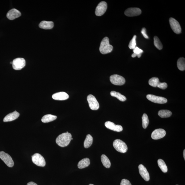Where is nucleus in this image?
<instances>
[{
    "instance_id": "obj_1",
    "label": "nucleus",
    "mask_w": 185,
    "mask_h": 185,
    "mask_svg": "<svg viewBox=\"0 0 185 185\" xmlns=\"http://www.w3.org/2000/svg\"><path fill=\"white\" fill-rule=\"evenodd\" d=\"M72 138L71 133L67 132L60 134L57 137L56 143L60 147H66L70 143Z\"/></svg>"
},
{
    "instance_id": "obj_2",
    "label": "nucleus",
    "mask_w": 185,
    "mask_h": 185,
    "mask_svg": "<svg viewBox=\"0 0 185 185\" xmlns=\"http://www.w3.org/2000/svg\"><path fill=\"white\" fill-rule=\"evenodd\" d=\"M113 49V46L109 44V39L107 37H104L101 42L99 51L103 54L111 53Z\"/></svg>"
},
{
    "instance_id": "obj_3",
    "label": "nucleus",
    "mask_w": 185,
    "mask_h": 185,
    "mask_svg": "<svg viewBox=\"0 0 185 185\" xmlns=\"http://www.w3.org/2000/svg\"><path fill=\"white\" fill-rule=\"evenodd\" d=\"M113 147L115 150L119 152L125 153L128 150V147L126 144L122 140L116 139L113 143Z\"/></svg>"
},
{
    "instance_id": "obj_4",
    "label": "nucleus",
    "mask_w": 185,
    "mask_h": 185,
    "mask_svg": "<svg viewBox=\"0 0 185 185\" xmlns=\"http://www.w3.org/2000/svg\"><path fill=\"white\" fill-rule=\"evenodd\" d=\"M32 159L33 163L37 166L44 167L46 165V162L44 158L38 153L34 154L32 156Z\"/></svg>"
},
{
    "instance_id": "obj_5",
    "label": "nucleus",
    "mask_w": 185,
    "mask_h": 185,
    "mask_svg": "<svg viewBox=\"0 0 185 185\" xmlns=\"http://www.w3.org/2000/svg\"><path fill=\"white\" fill-rule=\"evenodd\" d=\"M0 158L7 166L9 167H13L14 163L11 157L3 151L0 152Z\"/></svg>"
},
{
    "instance_id": "obj_6",
    "label": "nucleus",
    "mask_w": 185,
    "mask_h": 185,
    "mask_svg": "<svg viewBox=\"0 0 185 185\" xmlns=\"http://www.w3.org/2000/svg\"><path fill=\"white\" fill-rule=\"evenodd\" d=\"M26 60L23 58L15 59L12 61V67L15 70H20L26 65Z\"/></svg>"
},
{
    "instance_id": "obj_7",
    "label": "nucleus",
    "mask_w": 185,
    "mask_h": 185,
    "mask_svg": "<svg viewBox=\"0 0 185 185\" xmlns=\"http://www.w3.org/2000/svg\"><path fill=\"white\" fill-rule=\"evenodd\" d=\"M87 101L90 109L92 110H97L99 109V103L94 96L90 94L87 97Z\"/></svg>"
},
{
    "instance_id": "obj_8",
    "label": "nucleus",
    "mask_w": 185,
    "mask_h": 185,
    "mask_svg": "<svg viewBox=\"0 0 185 185\" xmlns=\"http://www.w3.org/2000/svg\"><path fill=\"white\" fill-rule=\"evenodd\" d=\"M110 80L113 84L116 85H122L126 82V80L123 76L117 74L111 76Z\"/></svg>"
},
{
    "instance_id": "obj_9",
    "label": "nucleus",
    "mask_w": 185,
    "mask_h": 185,
    "mask_svg": "<svg viewBox=\"0 0 185 185\" xmlns=\"http://www.w3.org/2000/svg\"><path fill=\"white\" fill-rule=\"evenodd\" d=\"M107 8V4L105 1H102L99 3L96 8L95 14L98 16L104 15Z\"/></svg>"
},
{
    "instance_id": "obj_10",
    "label": "nucleus",
    "mask_w": 185,
    "mask_h": 185,
    "mask_svg": "<svg viewBox=\"0 0 185 185\" xmlns=\"http://www.w3.org/2000/svg\"><path fill=\"white\" fill-rule=\"evenodd\" d=\"M170 27L173 31L177 34L181 33V28L179 23L177 20L172 18H170L169 20Z\"/></svg>"
},
{
    "instance_id": "obj_11",
    "label": "nucleus",
    "mask_w": 185,
    "mask_h": 185,
    "mask_svg": "<svg viewBox=\"0 0 185 185\" xmlns=\"http://www.w3.org/2000/svg\"><path fill=\"white\" fill-rule=\"evenodd\" d=\"M147 97L151 102L157 104H165L167 102V99L165 98L158 97L152 94H148L147 96Z\"/></svg>"
},
{
    "instance_id": "obj_12",
    "label": "nucleus",
    "mask_w": 185,
    "mask_h": 185,
    "mask_svg": "<svg viewBox=\"0 0 185 185\" xmlns=\"http://www.w3.org/2000/svg\"><path fill=\"white\" fill-rule=\"evenodd\" d=\"M142 13L141 10L138 8H130L124 12V14L128 17H132L140 15Z\"/></svg>"
},
{
    "instance_id": "obj_13",
    "label": "nucleus",
    "mask_w": 185,
    "mask_h": 185,
    "mask_svg": "<svg viewBox=\"0 0 185 185\" xmlns=\"http://www.w3.org/2000/svg\"><path fill=\"white\" fill-rule=\"evenodd\" d=\"M166 134V132L164 130L158 129L153 132L151 137L153 139L158 140L164 137Z\"/></svg>"
},
{
    "instance_id": "obj_14",
    "label": "nucleus",
    "mask_w": 185,
    "mask_h": 185,
    "mask_svg": "<svg viewBox=\"0 0 185 185\" xmlns=\"http://www.w3.org/2000/svg\"><path fill=\"white\" fill-rule=\"evenodd\" d=\"M140 176L146 181H149L150 179V177L148 171L145 167L143 165L140 164L138 166Z\"/></svg>"
},
{
    "instance_id": "obj_15",
    "label": "nucleus",
    "mask_w": 185,
    "mask_h": 185,
    "mask_svg": "<svg viewBox=\"0 0 185 185\" xmlns=\"http://www.w3.org/2000/svg\"><path fill=\"white\" fill-rule=\"evenodd\" d=\"M105 126L107 128L112 130L120 132L123 130V128L120 125H116L113 122L108 121L105 123Z\"/></svg>"
},
{
    "instance_id": "obj_16",
    "label": "nucleus",
    "mask_w": 185,
    "mask_h": 185,
    "mask_svg": "<svg viewBox=\"0 0 185 185\" xmlns=\"http://www.w3.org/2000/svg\"><path fill=\"white\" fill-rule=\"evenodd\" d=\"M21 16V12L15 9L10 10L7 14V17L10 20H13L20 17Z\"/></svg>"
},
{
    "instance_id": "obj_17",
    "label": "nucleus",
    "mask_w": 185,
    "mask_h": 185,
    "mask_svg": "<svg viewBox=\"0 0 185 185\" xmlns=\"http://www.w3.org/2000/svg\"><path fill=\"white\" fill-rule=\"evenodd\" d=\"M69 96L65 92H59L53 94L52 98L55 100L63 101L68 99Z\"/></svg>"
},
{
    "instance_id": "obj_18",
    "label": "nucleus",
    "mask_w": 185,
    "mask_h": 185,
    "mask_svg": "<svg viewBox=\"0 0 185 185\" xmlns=\"http://www.w3.org/2000/svg\"><path fill=\"white\" fill-rule=\"evenodd\" d=\"M20 115V114L17 111H15L13 113L8 114L3 119V122H11L18 118Z\"/></svg>"
},
{
    "instance_id": "obj_19",
    "label": "nucleus",
    "mask_w": 185,
    "mask_h": 185,
    "mask_svg": "<svg viewBox=\"0 0 185 185\" xmlns=\"http://www.w3.org/2000/svg\"><path fill=\"white\" fill-rule=\"evenodd\" d=\"M54 26V22L52 21H43L41 22L39 24V27L45 30L52 29Z\"/></svg>"
},
{
    "instance_id": "obj_20",
    "label": "nucleus",
    "mask_w": 185,
    "mask_h": 185,
    "mask_svg": "<svg viewBox=\"0 0 185 185\" xmlns=\"http://www.w3.org/2000/svg\"><path fill=\"white\" fill-rule=\"evenodd\" d=\"M90 164V160L88 158H84L78 163V166L79 169H83L88 167Z\"/></svg>"
},
{
    "instance_id": "obj_21",
    "label": "nucleus",
    "mask_w": 185,
    "mask_h": 185,
    "mask_svg": "<svg viewBox=\"0 0 185 185\" xmlns=\"http://www.w3.org/2000/svg\"><path fill=\"white\" fill-rule=\"evenodd\" d=\"M57 118V117L56 115L47 114L42 117L41 121L43 123H48L56 120Z\"/></svg>"
},
{
    "instance_id": "obj_22",
    "label": "nucleus",
    "mask_w": 185,
    "mask_h": 185,
    "mask_svg": "<svg viewBox=\"0 0 185 185\" xmlns=\"http://www.w3.org/2000/svg\"><path fill=\"white\" fill-rule=\"evenodd\" d=\"M92 142H93V138L91 135H87L84 140V146L85 148H88L91 146Z\"/></svg>"
},
{
    "instance_id": "obj_23",
    "label": "nucleus",
    "mask_w": 185,
    "mask_h": 185,
    "mask_svg": "<svg viewBox=\"0 0 185 185\" xmlns=\"http://www.w3.org/2000/svg\"><path fill=\"white\" fill-rule=\"evenodd\" d=\"M101 159L103 166L106 168H110L111 166V163L107 156L103 154L101 156Z\"/></svg>"
},
{
    "instance_id": "obj_24",
    "label": "nucleus",
    "mask_w": 185,
    "mask_h": 185,
    "mask_svg": "<svg viewBox=\"0 0 185 185\" xmlns=\"http://www.w3.org/2000/svg\"><path fill=\"white\" fill-rule=\"evenodd\" d=\"M111 95L112 97H116L119 100L124 102L127 100V98L124 95H122L120 92L115 91H112L111 92Z\"/></svg>"
},
{
    "instance_id": "obj_25",
    "label": "nucleus",
    "mask_w": 185,
    "mask_h": 185,
    "mask_svg": "<svg viewBox=\"0 0 185 185\" xmlns=\"http://www.w3.org/2000/svg\"><path fill=\"white\" fill-rule=\"evenodd\" d=\"M171 112L167 110H161L158 112V115L162 118H168L171 116Z\"/></svg>"
},
{
    "instance_id": "obj_26",
    "label": "nucleus",
    "mask_w": 185,
    "mask_h": 185,
    "mask_svg": "<svg viewBox=\"0 0 185 185\" xmlns=\"http://www.w3.org/2000/svg\"><path fill=\"white\" fill-rule=\"evenodd\" d=\"M158 164L161 169L164 173L168 171V168L165 161L162 159H159L158 161Z\"/></svg>"
},
{
    "instance_id": "obj_27",
    "label": "nucleus",
    "mask_w": 185,
    "mask_h": 185,
    "mask_svg": "<svg viewBox=\"0 0 185 185\" xmlns=\"http://www.w3.org/2000/svg\"><path fill=\"white\" fill-rule=\"evenodd\" d=\"M177 67L179 70L184 71L185 69V59L183 57L180 58L177 61Z\"/></svg>"
},
{
    "instance_id": "obj_28",
    "label": "nucleus",
    "mask_w": 185,
    "mask_h": 185,
    "mask_svg": "<svg viewBox=\"0 0 185 185\" xmlns=\"http://www.w3.org/2000/svg\"><path fill=\"white\" fill-rule=\"evenodd\" d=\"M160 83L159 79L157 77H153L149 80V85L154 87H157Z\"/></svg>"
},
{
    "instance_id": "obj_29",
    "label": "nucleus",
    "mask_w": 185,
    "mask_h": 185,
    "mask_svg": "<svg viewBox=\"0 0 185 185\" xmlns=\"http://www.w3.org/2000/svg\"><path fill=\"white\" fill-rule=\"evenodd\" d=\"M142 126L144 129H146L149 122L148 117L147 114L144 113L142 117Z\"/></svg>"
},
{
    "instance_id": "obj_30",
    "label": "nucleus",
    "mask_w": 185,
    "mask_h": 185,
    "mask_svg": "<svg viewBox=\"0 0 185 185\" xmlns=\"http://www.w3.org/2000/svg\"><path fill=\"white\" fill-rule=\"evenodd\" d=\"M154 44L155 47L159 50L162 49L163 46L161 41L157 36H155L154 38Z\"/></svg>"
},
{
    "instance_id": "obj_31",
    "label": "nucleus",
    "mask_w": 185,
    "mask_h": 185,
    "mask_svg": "<svg viewBox=\"0 0 185 185\" xmlns=\"http://www.w3.org/2000/svg\"><path fill=\"white\" fill-rule=\"evenodd\" d=\"M136 35H134L133 38L132 39L129 45V47L130 49H134L136 47Z\"/></svg>"
},
{
    "instance_id": "obj_32",
    "label": "nucleus",
    "mask_w": 185,
    "mask_h": 185,
    "mask_svg": "<svg viewBox=\"0 0 185 185\" xmlns=\"http://www.w3.org/2000/svg\"><path fill=\"white\" fill-rule=\"evenodd\" d=\"M133 53L136 54L138 58L140 57L141 56L142 53L143 52V50L140 49L138 47H136L134 49H133Z\"/></svg>"
},
{
    "instance_id": "obj_33",
    "label": "nucleus",
    "mask_w": 185,
    "mask_h": 185,
    "mask_svg": "<svg viewBox=\"0 0 185 185\" xmlns=\"http://www.w3.org/2000/svg\"><path fill=\"white\" fill-rule=\"evenodd\" d=\"M167 86H168V85L166 83L160 82L157 87L160 88L162 89L165 90L167 88Z\"/></svg>"
},
{
    "instance_id": "obj_34",
    "label": "nucleus",
    "mask_w": 185,
    "mask_h": 185,
    "mask_svg": "<svg viewBox=\"0 0 185 185\" xmlns=\"http://www.w3.org/2000/svg\"><path fill=\"white\" fill-rule=\"evenodd\" d=\"M120 185H132L131 183L127 179H122L121 181Z\"/></svg>"
},
{
    "instance_id": "obj_35",
    "label": "nucleus",
    "mask_w": 185,
    "mask_h": 185,
    "mask_svg": "<svg viewBox=\"0 0 185 185\" xmlns=\"http://www.w3.org/2000/svg\"><path fill=\"white\" fill-rule=\"evenodd\" d=\"M141 33L144 37V38L146 39L149 38V37L147 34L146 29L145 28H142Z\"/></svg>"
},
{
    "instance_id": "obj_36",
    "label": "nucleus",
    "mask_w": 185,
    "mask_h": 185,
    "mask_svg": "<svg viewBox=\"0 0 185 185\" xmlns=\"http://www.w3.org/2000/svg\"><path fill=\"white\" fill-rule=\"evenodd\" d=\"M27 185H37L36 183L34 182H28L27 184Z\"/></svg>"
},
{
    "instance_id": "obj_37",
    "label": "nucleus",
    "mask_w": 185,
    "mask_h": 185,
    "mask_svg": "<svg viewBox=\"0 0 185 185\" xmlns=\"http://www.w3.org/2000/svg\"><path fill=\"white\" fill-rule=\"evenodd\" d=\"M131 56H132V57L134 58V57H136L137 56V55L136 54H134V53H133V54Z\"/></svg>"
},
{
    "instance_id": "obj_38",
    "label": "nucleus",
    "mask_w": 185,
    "mask_h": 185,
    "mask_svg": "<svg viewBox=\"0 0 185 185\" xmlns=\"http://www.w3.org/2000/svg\"><path fill=\"white\" fill-rule=\"evenodd\" d=\"M183 155H184V160H185V150L184 149V152H183Z\"/></svg>"
},
{
    "instance_id": "obj_39",
    "label": "nucleus",
    "mask_w": 185,
    "mask_h": 185,
    "mask_svg": "<svg viewBox=\"0 0 185 185\" xmlns=\"http://www.w3.org/2000/svg\"><path fill=\"white\" fill-rule=\"evenodd\" d=\"M89 185H94L90 184H89Z\"/></svg>"
},
{
    "instance_id": "obj_40",
    "label": "nucleus",
    "mask_w": 185,
    "mask_h": 185,
    "mask_svg": "<svg viewBox=\"0 0 185 185\" xmlns=\"http://www.w3.org/2000/svg\"><path fill=\"white\" fill-rule=\"evenodd\" d=\"M10 63L12 64V62H11Z\"/></svg>"
},
{
    "instance_id": "obj_41",
    "label": "nucleus",
    "mask_w": 185,
    "mask_h": 185,
    "mask_svg": "<svg viewBox=\"0 0 185 185\" xmlns=\"http://www.w3.org/2000/svg\"><path fill=\"white\" fill-rule=\"evenodd\" d=\"M72 140H73V138H72Z\"/></svg>"
},
{
    "instance_id": "obj_42",
    "label": "nucleus",
    "mask_w": 185,
    "mask_h": 185,
    "mask_svg": "<svg viewBox=\"0 0 185 185\" xmlns=\"http://www.w3.org/2000/svg\"></svg>"
}]
</instances>
